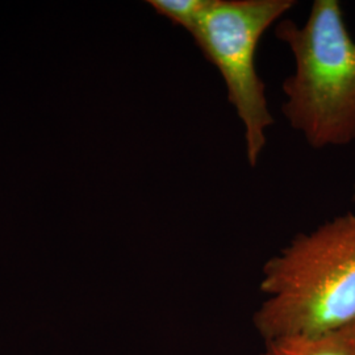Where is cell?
Segmentation results:
<instances>
[{"label":"cell","mask_w":355,"mask_h":355,"mask_svg":"<svg viewBox=\"0 0 355 355\" xmlns=\"http://www.w3.org/2000/svg\"><path fill=\"white\" fill-rule=\"evenodd\" d=\"M254 328L263 343L355 324V212L296 234L262 267Z\"/></svg>","instance_id":"6da1fadb"},{"label":"cell","mask_w":355,"mask_h":355,"mask_svg":"<svg viewBox=\"0 0 355 355\" xmlns=\"http://www.w3.org/2000/svg\"><path fill=\"white\" fill-rule=\"evenodd\" d=\"M275 36L295 62L283 80L282 114L313 149L355 142V41L337 0H315L304 24L290 19Z\"/></svg>","instance_id":"7a4b0ae2"},{"label":"cell","mask_w":355,"mask_h":355,"mask_svg":"<svg viewBox=\"0 0 355 355\" xmlns=\"http://www.w3.org/2000/svg\"><path fill=\"white\" fill-rule=\"evenodd\" d=\"M296 6L295 0H214L191 33L205 60L223 78L228 101L243 128L246 159L257 167L274 125L266 85L255 55L262 36Z\"/></svg>","instance_id":"3957f363"},{"label":"cell","mask_w":355,"mask_h":355,"mask_svg":"<svg viewBox=\"0 0 355 355\" xmlns=\"http://www.w3.org/2000/svg\"><path fill=\"white\" fill-rule=\"evenodd\" d=\"M259 355H355V338L347 329L312 337H288L265 343Z\"/></svg>","instance_id":"277c9868"},{"label":"cell","mask_w":355,"mask_h":355,"mask_svg":"<svg viewBox=\"0 0 355 355\" xmlns=\"http://www.w3.org/2000/svg\"><path fill=\"white\" fill-rule=\"evenodd\" d=\"M214 0H149L148 4L173 24L183 28L189 35L200 23Z\"/></svg>","instance_id":"5b68a950"},{"label":"cell","mask_w":355,"mask_h":355,"mask_svg":"<svg viewBox=\"0 0 355 355\" xmlns=\"http://www.w3.org/2000/svg\"><path fill=\"white\" fill-rule=\"evenodd\" d=\"M347 329L350 330V331H352V334H353V336H354V338H355V324L354 325H352V327H349V328H347Z\"/></svg>","instance_id":"8992f818"},{"label":"cell","mask_w":355,"mask_h":355,"mask_svg":"<svg viewBox=\"0 0 355 355\" xmlns=\"http://www.w3.org/2000/svg\"><path fill=\"white\" fill-rule=\"evenodd\" d=\"M353 202H355V184H354V192H353Z\"/></svg>","instance_id":"52a82bcc"}]
</instances>
